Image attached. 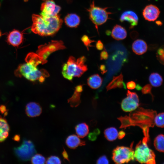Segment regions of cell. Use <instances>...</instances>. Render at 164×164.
Returning <instances> with one entry per match:
<instances>
[{"label":"cell","instance_id":"74e56055","mask_svg":"<svg viewBox=\"0 0 164 164\" xmlns=\"http://www.w3.org/2000/svg\"><path fill=\"white\" fill-rule=\"evenodd\" d=\"M97 135L94 132L89 133L88 135L89 139L91 141H94L96 139Z\"/></svg>","mask_w":164,"mask_h":164},{"label":"cell","instance_id":"8d00e7d4","mask_svg":"<svg viewBox=\"0 0 164 164\" xmlns=\"http://www.w3.org/2000/svg\"><path fill=\"white\" fill-rule=\"evenodd\" d=\"M136 83L133 81L128 82L126 83V87L127 89L129 90H133L136 87Z\"/></svg>","mask_w":164,"mask_h":164},{"label":"cell","instance_id":"5b68a950","mask_svg":"<svg viewBox=\"0 0 164 164\" xmlns=\"http://www.w3.org/2000/svg\"><path fill=\"white\" fill-rule=\"evenodd\" d=\"M149 140V137L144 136L137 144L134 151L135 159L141 163L155 164V155L148 145Z\"/></svg>","mask_w":164,"mask_h":164},{"label":"cell","instance_id":"ab89813d","mask_svg":"<svg viewBox=\"0 0 164 164\" xmlns=\"http://www.w3.org/2000/svg\"><path fill=\"white\" fill-rule=\"evenodd\" d=\"M99 69L101 73L103 74L105 73L107 71L106 67L104 64L100 65L99 67Z\"/></svg>","mask_w":164,"mask_h":164},{"label":"cell","instance_id":"52a82bcc","mask_svg":"<svg viewBox=\"0 0 164 164\" xmlns=\"http://www.w3.org/2000/svg\"><path fill=\"white\" fill-rule=\"evenodd\" d=\"M133 142L129 147L119 146L114 149L112 152V159L116 164L128 163L135 159L134 151L132 148Z\"/></svg>","mask_w":164,"mask_h":164},{"label":"cell","instance_id":"5bb4252c","mask_svg":"<svg viewBox=\"0 0 164 164\" xmlns=\"http://www.w3.org/2000/svg\"><path fill=\"white\" fill-rule=\"evenodd\" d=\"M23 36L18 30L14 29L10 32L7 37L8 43L14 46H18L22 43Z\"/></svg>","mask_w":164,"mask_h":164},{"label":"cell","instance_id":"f1b7e54d","mask_svg":"<svg viewBox=\"0 0 164 164\" xmlns=\"http://www.w3.org/2000/svg\"><path fill=\"white\" fill-rule=\"evenodd\" d=\"M31 163L33 164H43L46 162V158L41 154H34L31 158Z\"/></svg>","mask_w":164,"mask_h":164},{"label":"cell","instance_id":"8fae6325","mask_svg":"<svg viewBox=\"0 0 164 164\" xmlns=\"http://www.w3.org/2000/svg\"><path fill=\"white\" fill-rule=\"evenodd\" d=\"M40 10V15L49 17L57 15L61 7L56 5L53 0H46L42 4Z\"/></svg>","mask_w":164,"mask_h":164},{"label":"cell","instance_id":"ba28073f","mask_svg":"<svg viewBox=\"0 0 164 164\" xmlns=\"http://www.w3.org/2000/svg\"><path fill=\"white\" fill-rule=\"evenodd\" d=\"M14 151L17 157L24 161L30 160L36 152L33 143L31 141L26 140L20 146L15 148Z\"/></svg>","mask_w":164,"mask_h":164},{"label":"cell","instance_id":"ac0fdd59","mask_svg":"<svg viewBox=\"0 0 164 164\" xmlns=\"http://www.w3.org/2000/svg\"><path fill=\"white\" fill-rule=\"evenodd\" d=\"M66 143L69 148L71 149H75L79 146L85 145V142L81 140L75 135H69L66 139Z\"/></svg>","mask_w":164,"mask_h":164},{"label":"cell","instance_id":"d6986e66","mask_svg":"<svg viewBox=\"0 0 164 164\" xmlns=\"http://www.w3.org/2000/svg\"><path fill=\"white\" fill-rule=\"evenodd\" d=\"M125 86L122 73L117 76H114L111 81L106 87L107 91L117 88H121Z\"/></svg>","mask_w":164,"mask_h":164},{"label":"cell","instance_id":"836d02e7","mask_svg":"<svg viewBox=\"0 0 164 164\" xmlns=\"http://www.w3.org/2000/svg\"><path fill=\"white\" fill-rule=\"evenodd\" d=\"M152 88V85L149 84H147L142 89V92L144 94H150L152 95L151 92Z\"/></svg>","mask_w":164,"mask_h":164},{"label":"cell","instance_id":"9a60e30c","mask_svg":"<svg viewBox=\"0 0 164 164\" xmlns=\"http://www.w3.org/2000/svg\"><path fill=\"white\" fill-rule=\"evenodd\" d=\"M26 112L29 117H36L41 114L42 112V108L39 104L35 102H31L26 105Z\"/></svg>","mask_w":164,"mask_h":164},{"label":"cell","instance_id":"d590c367","mask_svg":"<svg viewBox=\"0 0 164 164\" xmlns=\"http://www.w3.org/2000/svg\"><path fill=\"white\" fill-rule=\"evenodd\" d=\"M108 54L105 48H104V50L100 53V59L101 60H107L108 57Z\"/></svg>","mask_w":164,"mask_h":164},{"label":"cell","instance_id":"7dc6e473","mask_svg":"<svg viewBox=\"0 0 164 164\" xmlns=\"http://www.w3.org/2000/svg\"><path fill=\"white\" fill-rule=\"evenodd\" d=\"M43 0V1H45V0Z\"/></svg>","mask_w":164,"mask_h":164},{"label":"cell","instance_id":"9c48e42d","mask_svg":"<svg viewBox=\"0 0 164 164\" xmlns=\"http://www.w3.org/2000/svg\"><path fill=\"white\" fill-rule=\"evenodd\" d=\"M65 48L62 41L52 40L48 43L39 46L36 53L44 60H47L48 57L52 53Z\"/></svg>","mask_w":164,"mask_h":164},{"label":"cell","instance_id":"60d3db41","mask_svg":"<svg viewBox=\"0 0 164 164\" xmlns=\"http://www.w3.org/2000/svg\"><path fill=\"white\" fill-rule=\"evenodd\" d=\"M62 155L64 159L67 160L70 162L68 155L67 152L66 151L64 148H63V150L62 153Z\"/></svg>","mask_w":164,"mask_h":164},{"label":"cell","instance_id":"ee69618b","mask_svg":"<svg viewBox=\"0 0 164 164\" xmlns=\"http://www.w3.org/2000/svg\"><path fill=\"white\" fill-rule=\"evenodd\" d=\"M94 132L97 135H98L100 133V131L98 129H97L95 130L94 131Z\"/></svg>","mask_w":164,"mask_h":164},{"label":"cell","instance_id":"7bdbcfd3","mask_svg":"<svg viewBox=\"0 0 164 164\" xmlns=\"http://www.w3.org/2000/svg\"><path fill=\"white\" fill-rule=\"evenodd\" d=\"M75 91L79 92H81L83 91V87L81 85L78 86L76 87Z\"/></svg>","mask_w":164,"mask_h":164},{"label":"cell","instance_id":"681fc988","mask_svg":"<svg viewBox=\"0 0 164 164\" xmlns=\"http://www.w3.org/2000/svg\"></svg>","mask_w":164,"mask_h":164},{"label":"cell","instance_id":"2e32d148","mask_svg":"<svg viewBox=\"0 0 164 164\" xmlns=\"http://www.w3.org/2000/svg\"><path fill=\"white\" fill-rule=\"evenodd\" d=\"M147 45L144 40L137 39L132 44V49L136 54L141 55L145 53L147 50Z\"/></svg>","mask_w":164,"mask_h":164},{"label":"cell","instance_id":"3957f363","mask_svg":"<svg viewBox=\"0 0 164 164\" xmlns=\"http://www.w3.org/2000/svg\"><path fill=\"white\" fill-rule=\"evenodd\" d=\"M86 60L84 56L76 59L70 56L66 63L63 65L62 71L63 77L69 80H71L74 77H80L87 70L85 64Z\"/></svg>","mask_w":164,"mask_h":164},{"label":"cell","instance_id":"7a4b0ae2","mask_svg":"<svg viewBox=\"0 0 164 164\" xmlns=\"http://www.w3.org/2000/svg\"><path fill=\"white\" fill-rule=\"evenodd\" d=\"M31 30L41 36H50L56 33L61 28L63 21L58 15L46 17L33 14Z\"/></svg>","mask_w":164,"mask_h":164},{"label":"cell","instance_id":"b9f144b4","mask_svg":"<svg viewBox=\"0 0 164 164\" xmlns=\"http://www.w3.org/2000/svg\"><path fill=\"white\" fill-rule=\"evenodd\" d=\"M125 135V132L123 131H121L118 133V137L119 139H121L123 138Z\"/></svg>","mask_w":164,"mask_h":164},{"label":"cell","instance_id":"83f0119b","mask_svg":"<svg viewBox=\"0 0 164 164\" xmlns=\"http://www.w3.org/2000/svg\"><path fill=\"white\" fill-rule=\"evenodd\" d=\"M80 93L75 91L72 96L68 99V102L71 107H77L80 103Z\"/></svg>","mask_w":164,"mask_h":164},{"label":"cell","instance_id":"d4e9b609","mask_svg":"<svg viewBox=\"0 0 164 164\" xmlns=\"http://www.w3.org/2000/svg\"><path fill=\"white\" fill-rule=\"evenodd\" d=\"M149 80L151 85L155 87L160 86L163 82L162 77L157 73H152L149 76Z\"/></svg>","mask_w":164,"mask_h":164},{"label":"cell","instance_id":"e0dca14e","mask_svg":"<svg viewBox=\"0 0 164 164\" xmlns=\"http://www.w3.org/2000/svg\"><path fill=\"white\" fill-rule=\"evenodd\" d=\"M111 36L115 40H121L126 38L127 32L124 27L120 25L116 24L114 26L112 29Z\"/></svg>","mask_w":164,"mask_h":164},{"label":"cell","instance_id":"277c9868","mask_svg":"<svg viewBox=\"0 0 164 164\" xmlns=\"http://www.w3.org/2000/svg\"><path fill=\"white\" fill-rule=\"evenodd\" d=\"M15 73L18 77L23 76L29 80H38L41 82H43L45 78L49 76L45 70H39L36 67L27 63L19 65Z\"/></svg>","mask_w":164,"mask_h":164},{"label":"cell","instance_id":"bcb514c9","mask_svg":"<svg viewBox=\"0 0 164 164\" xmlns=\"http://www.w3.org/2000/svg\"><path fill=\"white\" fill-rule=\"evenodd\" d=\"M1 36V31L0 30V37Z\"/></svg>","mask_w":164,"mask_h":164},{"label":"cell","instance_id":"7402d4cb","mask_svg":"<svg viewBox=\"0 0 164 164\" xmlns=\"http://www.w3.org/2000/svg\"><path fill=\"white\" fill-rule=\"evenodd\" d=\"M103 79L98 74L90 76L87 79V84L92 89H97L100 87L102 84Z\"/></svg>","mask_w":164,"mask_h":164},{"label":"cell","instance_id":"cb8c5ba5","mask_svg":"<svg viewBox=\"0 0 164 164\" xmlns=\"http://www.w3.org/2000/svg\"><path fill=\"white\" fill-rule=\"evenodd\" d=\"M75 129L77 136L81 138H83L87 136L89 131L88 126L85 123L78 124L76 126Z\"/></svg>","mask_w":164,"mask_h":164},{"label":"cell","instance_id":"4dcf8cb0","mask_svg":"<svg viewBox=\"0 0 164 164\" xmlns=\"http://www.w3.org/2000/svg\"><path fill=\"white\" fill-rule=\"evenodd\" d=\"M46 163L48 164H59L61 163V161L58 157L55 155H51L48 158Z\"/></svg>","mask_w":164,"mask_h":164},{"label":"cell","instance_id":"e575fe53","mask_svg":"<svg viewBox=\"0 0 164 164\" xmlns=\"http://www.w3.org/2000/svg\"><path fill=\"white\" fill-rule=\"evenodd\" d=\"M96 163L97 164H108L109 163V161L107 157L103 155L100 156L97 160Z\"/></svg>","mask_w":164,"mask_h":164},{"label":"cell","instance_id":"ffe728a7","mask_svg":"<svg viewBox=\"0 0 164 164\" xmlns=\"http://www.w3.org/2000/svg\"><path fill=\"white\" fill-rule=\"evenodd\" d=\"M25 60L27 63L36 67L39 64H43L47 62V60H44L37 53L32 52L30 53L27 55Z\"/></svg>","mask_w":164,"mask_h":164},{"label":"cell","instance_id":"30bf717a","mask_svg":"<svg viewBox=\"0 0 164 164\" xmlns=\"http://www.w3.org/2000/svg\"><path fill=\"white\" fill-rule=\"evenodd\" d=\"M127 97L122 101L121 107L122 110L125 112H131L135 110L138 106L139 99L137 94L128 90Z\"/></svg>","mask_w":164,"mask_h":164},{"label":"cell","instance_id":"44dd1931","mask_svg":"<svg viewBox=\"0 0 164 164\" xmlns=\"http://www.w3.org/2000/svg\"><path fill=\"white\" fill-rule=\"evenodd\" d=\"M9 125L6 120L0 116V143L4 141L9 135Z\"/></svg>","mask_w":164,"mask_h":164},{"label":"cell","instance_id":"8992f818","mask_svg":"<svg viewBox=\"0 0 164 164\" xmlns=\"http://www.w3.org/2000/svg\"><path fill=\"white\" fill-rule=\"evenodd\" d=\"M107 7L102 8L95 6L93 1L90 8L87 9L89 18L94 25L98 32V26L106 22L109 18V15L111 14L107 11Z\"/></svg>","mask_w":164,"mask_h":164},{"label":"cell","instance_id":"603a6c76","mask_svg":"<svg viewBox=\"0 0 164 164\" xmlns=\"http://www.w3.org/2000/svg\"><path fill=\"white\" fill-rule=\"evenodd\" d=\"M64 22L68 27L74 28L77 27L80 22V17L75 14H68L64 19Z\"/></svg>","mask_w":164,"mask_h":164},{"label":"cell","instance_id":"4fadbf2b","mask_svg":"<svg viewBox=\"0 0 164 164\" xmlns=\"http://www.w3.org/2000/svg\"><path fill=\"white\" fill-rule=\"evenodd\" d=\"M119 20L121 22L125 21L128 22L129 24V28L132 29L137 25L138 18L135 12L132 11L128 10L122 13Z\"/></svg>","mask_w":164,"mask_h":164},{"label":"cell","instance_id":"6da1fadb","mask_svg":"<svg viewBox=\"0 0 164 164\" xmlns=\"http://www.w3.org/2000/svg\"><path fill=\"white\" fill-rule=\"evenodd\" d=\"M156 114L155 111L139 108L131 113L128 116L118 118L121 124L120 128L137 125L142 128L144 135L149 134V127H153L155 125L154 119Z\"/></svg>","mask_w":164,"mask_h":164},{"label":"cell","instance_id":"4316f807","mask_svg":"<svg viewBox=\"0 0 164 164\" xmlns=\"http://www.w3.org/2000/svg\"><path fill=\"white\" fill-rule=\"evenodd\" d=\"M154 145L156 149L161 152H164V135L160 134L155 138Z\"/></svg>","mask_w":164,"mask_h":164},{"label":"cell","instance_id":"484cf974","mask_svg":"<svg viewBox=\"0 0 164 164\" xmlns=\"http://www.w3.org/2000/svg\"><path fill=\"white\" fill-rule=\"evenodd\" d=\"M104 134L107 140L110 141H112L118 138V132L115 128L111 127L105 129Z\"/></svg>","mask_w":164,"mask_h":164},{"label":"cell","instance_id":"f546056e","mask_svg":"<svg viewBox=\"0 0 164 164\" xmlns=\"http://www.w3.org/2000/svg\"><path fill=\"white\" fill-rule=\"evenodd\" d=\"M155 125L160 128L164 127V113L156 114L154 118Z\"/></svg>","mask_w":164,"mask_h":164},{"label":"cell","instance_id":"f6af8a7d","mask_svg":"<svg viewBox=\"0 0 164 164\" xmlns=\"http://www.w3.org/2000/svg\"><path fill=\"white\" fill-rule=\"evenodd\" d=\"M136 89L138 90H140L142 89L141 86H139V85H138L136 86Z\"/></svg>","mask_w":164,"mask_h":164},{"label":"cell","instance_id":"c3c4849f","mask_svg":"<svg viewBox=\"0 0 164 164\" xmlns=\"http://www.w3.org/2000/svg\"><path fill=\"white\" fill-rule=\"evenodd\" d=\"M156 0L157 1V0Z\"/></svg>","mask_w":164,"mask_h":164},{"label":"cell","instance_id":"d6a6232c","mask_svg":"<svg viewBox=\"0 0 164 164\" xmlns=\"http://www.w3.org/2000/svg\"><path fill=\"white\" fill-rule=\"evenodd\" d=\"M81 40L84 45L86 46L87 50H89V47L92 46L91 43L95 42L94 40H92L90 39L86 35H84L82 38Z\"/></svg>","mask_w":164,"mask_h":164},{"label":"cell","instance_id":"f35d334b","mask_svg":"<svg viewBox=\"0 0 164 164\" xmlns=\"http://www.w3.org/2000/svg\"><path fill=\"white\" fill-rule=\"evenodd\" d=\"M97 49L99 50H102L104 48V45L100 40L97 41L96 44Z\"/></svg>","mask_w":164,"mask_h":164},{"label":"cell","instance_id":"1f68e13d","mask_svg":"<svg viewBox=\"0 0 164 164\" xmlns=\"http://www.w3.org/2000/svg\"><path fill=\"white\" fill-rule=\"evenodd\" d=\"M156 56L160 63L164 65V45L159 49L157 51Z\"/></svg>","mask_w":164,"mask_h":164},{"label":"cell","instance_id":"7c38bea8","mask_svg":"<svg viewBox=\"0 0 164 164\" xmlns=\"http://www.w3.org/2000/svg\"><path fill=\"white\" fill-rule=\"evenodd\" d=\"M160 13L159 8L156 6L150 4L144 8L142 13L145 20L149 22H154L159 17Z\"/></svg>","mask_w":164,"mask_h":164}]
</instances>
